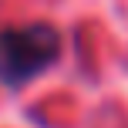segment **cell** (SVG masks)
<instances>
[{"mask_svg":"<svg viewBox=\"0 0 128 128\" xmlns=\"http://www.w3.org/2000/svg\"><path fill=\"white\" fill-rule=\"evenodd\" d=\"M61 54V34L51 24H24L0 30V81L7 88L34 81Z\"/></svg>","mask_w":128,"mask_h":128,"instance_id":"obj_1","label":"cell"}]
</instances>
